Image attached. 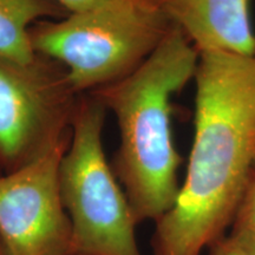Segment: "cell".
<instances>
[{
    "instance_id": "12",
    "label": "cell",
    "mask_w": 255,
    "mask_h": 255,
    "mask_svg": "<svg viewBox=\"0 0 255 255\" xmlns=\"http://www.w3.org/2000/svg\"><path fill=\"white\" fill-rule=\"evenodd\" d=\"M151 1H154V2H156V4H158V5L163 6V4H164L165 0H151Z\"/></svg>"
},
{
    "instance_id": "4",
    "label": "cell",
    "mask_w": 255,
    "mask_h": 255,
    "mask_svg": "<svg viewBox=\"0 0 255 255\" xmlns=\"http://www.w3.org/2000/svg\"><path fill=\"white\" fill-rule=\"evenodd\" d=\"M105 111L94 95L77 102L72 115L71 141L59 165L72 232L68 255H142L129 201L104 152Z\"/></svg>"
},
{
    "instance_id": "7",
    "label": "cell",
    "mask_w": 255,
    "mask_h": 255,
    "mask_svg": "<svg viewBox=\"0 0 255 255\" xmlns=\"http://www.w3.org/2000/svg\"><path fill=\"white\" fill-rule=\"evenodd\" d=\"M163 8L199 52L255 56L250 0H165Z\"/></svg>"
},
{
    "instance_id": "6",
    "label": "cell",
    "mask_w": 255,
    "mask_h": 255,
    "mask_svg": "<svg viewBox=\"0 0 255 255\" xmlns=\"http://www.w3.org/2000/svg\"><path fill=\"white\" fill-rule=\"evenodd\" d=\"M71 133L0 177V241L6 255H68L71 222L64 208L59 165Z\"/></svg>"
},
{
    "instance_id": "5",
    "label": "cell",
    "mask_w": 255,
    "mask_h": 255,
    "mask_svg": "<svg viewBox=\"0 0 255 255\" xmlns=\"http://www.w3.org/2000/svg\"><path fill=\"white\" fill-rule=\"evenodd\" d=\"M73 95L65 73L43 58L28 68L0 62V158L8 173L71 133Z\"/></svg>"
},
{
    "instance_id": "8",
    "label": "cell",
    "mask_w": 255,
    "mask_h": 255,
    "mask_svg": "<svg viewBox=\"0 0 255 255\" xmlns=\"http://www.w3.org/2000/svg\"><path fill=\"white\" fill-rule=\"evenodd\" d=\"M66 13L53 0H0V62L19 68L39 63L43 57L32 46L31 25Z\"/></svg>"
},
{
    "instance_id": "11",
    "label": "cell",
    "mask_w": 255,
    "mask_h": 255,
    "mask_svg": "<svg viewBox=\"0 0 255 255\" xmlns=\"http://www.w3.org/2000/svg\"><path fill=\"white\" fill-rule=\"evenodd\" d=\"M53 1L62 6L69 13H77L100 6L109 0H53Z\"/></svg>"
},
{
    "instance_id": "3",
    "label": "cell",
    "mask_w": 255,
    "mask_h": 255,
    "mask_svg": "<svg viewBox=\"0 0 255 255\" xmlns=\"http://www.w3.org/2000/svg\"><path fill=\"white\" fill-rule=\"evenodd\" d=\"M173 26L163 6L151 0H109L59 21H39L30 36L38 56L65 66V81L77 94L135 71Z\"/></svg>"
},
{
    "instance_id": "9",
    "label": "cell",
    "mask_w": 255,
    "mask_h": 255,
    "mask_svg": "<svg viewBox=\"0 0 255 255\" xmlns=\"http://www.w3.org/2000/svg\"><path fill=\"white\" fill-rule=\"evenodd\" d=\"M229 237L238 241L241 246L255 254V173L253 171L248 181L244 195L241 197L234 219L232 222Z\"/></svg>"
},
{
    "instance_id": "13",
    "label": "cell",
    "mask_w": 255,
    "mask_h": 255,
    "mask_svg": "<svg viewBox=\"0 0 255 255\" xmlns=\"http://www.w3.org/2000/svg\"><path fill=\"white\" fill-rule=\"evenodd\" d=\"M0 255H6L4 247H2V245H1V241H0Z\"/></svg>"
},
{
    "instance_id": "2",
    "label": "cell",
    "mask_w": 255,
    "mask_h": 255,
    "mask_svg": "<svg viewBox=\"0 0 255 255\" xmlns=\"http://www.w3.org/2000/svg\"><path fill=\"white\" fill-rule=\"evenodd\" d=\"M200 53L177 26L135 71L94 91L115 115L120 146L111 167L137 225L176 202L182 158L171 131V101L195 77Z\"/></svg>"
},
{
    "instance_id": "14",
    "label": "cell",
    "mask_w": 255,
    "mask_h": 255,
    "mask_svg": "<svg viewBox=\"0 0 255 255\" xmlns=\"http://www.w3.org/2000/svg\"><path fill=\"white\" fill-rule=\"evenodd\" d=\"M253 171L255 173V156H254V163H253Z\"/></svg>"
},
{
    "instance_id": "10",
    "label": "cell",
    "mask_w": 255,
    "mask_h": 255,
    "mask_svg": "<svg viewBox=\"0 0 255 255\" xmlns=\"http://www.w3.org/2000/svg\"><path fill=\"white\" fill-rule=\"evenodd\" d=\"M209 248V255H255L253 252L241 246L232 237L223 235L213 242Z\"/></svg>"
},
{
    "instance_id": "1",
    "label": "cell",
    "mask_w": 255,
    "mask_h": 255,
    "mask_svg": "<svg viewBox=\"0 0 255 255\" xmlns=\"http://www.w3.org/2000/svg\"><path fill=\"white\" fill-rule=\"evenodd\" d=\"M199 53L186 180L173 208L155 222L152 255H200L223 237L253 173L255 56Z\"/></svg>"
}]
</instances>
